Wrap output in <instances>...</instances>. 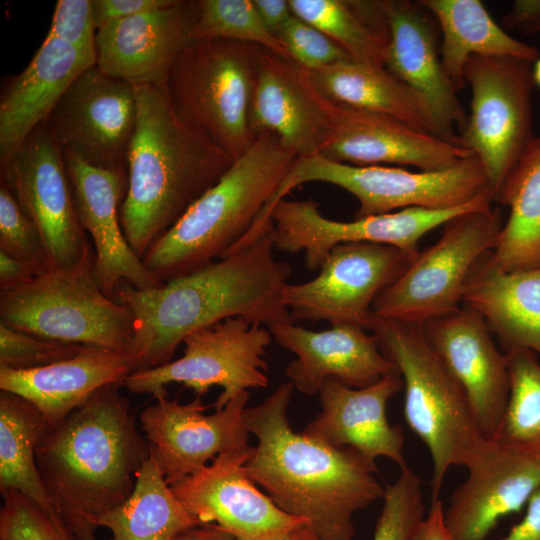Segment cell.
Segmentation results:
<instances>
[{
  "instance_id": "51",
  "label": "cell",
  "mask_w": 540,
  "mask_h": 540,
  "mask_svg": "<svg viewBox=\"0 0 540 540\" xmlns=\"http://www.w3.org/2000/svg\"><path fill=\"white\" fill-rule=\"evenodd\" d=\"M173 540H238L234 535L216 524H203L192 527Z\"/></svg>"
},
{
  "instance_id": "31",
  "label": "cell",
  "mask_w": 540,
  "mask_h": 540,
  "mask_svg": "<svg viewBox=\"0 0 540 540\" xmlns=\"http://www.w3.org/2000/svg\"><path fill=\"white\" fill-rule=\"evenodd\" d=\"M305 73L331 100L391 116L441 138L427 100L385 67L344 60Z\"/></svg>"
},
{
  "instance_id": "2",
  "label": "cell",
  "mask_w": 540,
  "mask_h": 540,
  "mask_svg": "<svg viewBox=\"0 0 540 540\" xmlns=\"http://www.w3.org/2000/svg\"><path fill=\"white\" fill-rule=\"evenodd\" d=\"M294 389L283 382L262 403L245 408V428L257 438L246 474L281 510L306 519L321 540H352L354 513L385 493L374 476L375 461L294 431L288 419Z\"/></svg>"
},
{
  "instance_id": "49",
  "label": "cell",
  "mask_w": 540,
  "mask_h": 540,
  "mask_svg": "<svg viewBox=\"0 0 540 540\" xmlns=\"http://www.w3.org/2000/svg\"><path fill=\"white\" fill-rule=\"evenodd\" d=\"M266 29L275 37L293 15L289 0H253Z\"/></svg>"
},
{
  "instance_id": "43",
  "label": "cell",
  "mask_w": 540,
  "mask_h": 540,
  "mask_svg": "<svg viewBox=\"0 0 540 540\" xmlns=\"http://www.w3.org/2000/svg\"><path fill=\"white\" fill-rule=\"evenodd\" d=\"M276 38L287 51L290 59L308 71L351 60L349 55L331 38L294 14Z\"/></svg>"
},
{
  "instance_id": "33",
  "label": "cell",
  "mask_w": 540,
  "mask_h": 540,
  "mask_svg": "<svg viewBox=\"0 0 540 540\" xmlns=\"http://www.w3.org/2000/svg\"><path fill=\"white\" fill-rule=\"evenodd\" d=\"M496 201L510 212L490 252L492 261L505 271L540 266V136L509 172Z\"/></svg>"
},
{
  "instance_id": "20",
  "label": "cell",
  "mask_w": 540,
  "mask_h": 540,
  "mask_svg": "<svg viewBox=\"0 0 540 540\" xmlns=\"http://www.w3.org/2000/svg\"><path fill=\"white\" fill-rule=\"evenodd\" d=\"M450 497L445 525L455 540H484L540 488V454L488 439Z\"/></svg>"
},
{
  "instance_id": "9",
  "label": "cell",
  "mask_w": 540,
  "mask_h": 540,
  "mask_svg": "<svg viewBox=\"0 0 540 540\" xmlns=\"http://www.w3.org/2000/svg\"><path fill=\"white\" fill-rule=\"evenodd\" d=\"M308 182L330 183L354 195L359 202L354 219L410 207L451 209L491 191L484 167L474 154L443 170L417 172L383 165L339 163L318 154L297 157L262 215L269 216L288 193Z\"/></svg>"
},
{
  "instance_id": "8",
  "label": "cell",
  "mask_w": 540,
  "mask_h": 540,
  "mask_svg": "<svg viewBox=\"0 0 540 540\" xmlns=\"http://www.w3.org/2000/svg\"><path fill=\"white\" fill-rule=\"evenodd\" d=\"M94 258L93 252L76 267L0 292V323L55 341L131 353L134 318L102 291Z\"/></svg>"
},
{
  "instance_id": "15",
  "label": "cell",
  "mask_w": 540,
  "mask_h": 540,
  "mask_svg": "<svg viewBox=\"0 0 540 540\" xmlns=\"http://www.w3.org/2000/svg\"><path fill=\"white\" fill-rule=\"evenodd\" d=\"M415 257L390 245L338 244L324 259L317 277L286 285L284 304L293 320L367 329L374 301Z\"/></svg>"
},
{
  "instance_id": "39",
  "label": "cell",
  "mask_w": 540,
  "mask_h": 540,
  "mask_svg": "<svg viewBox=\"0 0 540 540\" xmlns=\"http://www.w3.org/2000/svg\"><path fill=\"white\" fill-rule=\"evenodd\" d=\"M383 508L372 540H411L424 519L420 480L408 465L394 483L385 487Z\"/></svg>"
},
{
  "instance_id": "21",
  "label": "cell",
  "mask_w": 540,
  "mask_h": 540,
  "mask_svg": "<svg viewBox=\"0 0 540 540\" xmlns=\"http://www.w3.org/2000/svg\"><path fill=\"white\" fill-rule=\"evenodd\" d=\"M80 223L94 245V274L102 291L114 298L122 280L142 291L161 287L129 245L120 221L128 173L92 166L63 154Z\"/></svg>"
},
{
  "instance_id": "34",
  "label": "cell",
  "mask_w": 540,
  "mask_h": 540,
  "mask_svg": "<svg viewBox=\"0 0 540 540\" xmlns=\"http://www.w3.org/2000/svg\"><path fill=\"white\" fill-rule=\"evenodd\" d=\"M198 525L203 524L174 495L151 454L130 496L94 522L111 531L109 540H173Z\"/></svg>"
},
{
  "instance_id": "19",
  "label": "cell",
  "mask_w": 540,
  "mask_h": 540,
  "mask_svg": "<svg viewBox=\"0 0 540 540\" xmlns=\"http://www.w3.org/2000/svg\"><path fill=\"white\" fill-rule=\"evenodd\" d=\"M326 98L329 133L319 155L356 166L411 165L449 168L473 153L391 116Z\"/></svg>"
},
{
  "instance_id": "28",
  "label": "cell",
  "mask_w": 540,
  "mask_h": 540,
  "mask_svg": "<svg viewBox=\"0 0 540 540\" xmlns=\"http://www.w3.org/2000/svg\"><path fill=\"white\" fill-rule=\"evenodd\" d=\"M136 369L130 352L86 346L72 358L40 368L0 367V389L30 401L53 428L100 388L121 386Z\"/></svg>"
},
{
  "instance_id": "25",
  "label": "cell",
  "mask_w": 540,
  "mask_h": 540,
  "mask_svg": "<svg viewBox=\"0 0 540 540\" xmlns=\"http://www.w3.org/2000/svg\"><path fill=\"white\" fill-rule=\"evenodd\" d=\"M268 328L279 346L296 355L286 375L303 394H318L327 378L363 388L399 372L380 350L377 336L361 326L332 325L312 331L294 323H275Z\"/></svg>"
},
{
  "instance_id": "42",
  "label": "cell",
  "mask_w": 540,
  "mask_h": 540,
  "mask_svg": "<svg viewBox=\"0 0 540 540\" xmlns=\"http://www.w3.org/2000/svg\"><path fill=\"white\" fill-rule=\"evenodd\" d=\"M86 346L64 343L0 323V367L30 370L72 358Z\"/></svg>"
},
{
  "instance_id": "4",
  "label": "cell",
  "mask_w": 540,
  "mask_h": 540,
  "mask_svg": "<svg viewBox=\"0 0 540 540\" xmlns=\"http://www.w3.org/2000/svg\"><path fill=\"white\" fill-rule=\"evenodd\" d=\"M135 86L138 113L120 221L142 259L233 162L176 115L165 85Z\"/></svg>"
},
{
  "instance_id": "30",
  "label": "cell",
  "mask_w": 540,
  "mask_h": 540,
  "mask_svg": "<svg viewBox=\"0 0 540 540\" xmlns=\"http://www.w3.org/2000/svg\"><path fill=\"white\" fill-rule=\"evenodd\" d=\"M490 252L472 269L462 303L484 318L504 352L530 350L540 356V266L505 271Z\"/></svg>"
},
{
  "instance_id": "46",
  "label": "cell",
  "mask_w": 540,
  "mask_h": 540,
  "mask_svg": "<svg viewBox=\"0 0 540 540\" xmlns=\"http://www.w3.org/2000/svg\"><path fill=\"white\" fill-rule=\"evenodd\" d=\"M502 25L523 34L540 33V0H516L502 17Z\"/></svg>"
},
{
  "instance_id": "53",
  "label": "cell",
  "mask_w": 540,
  "mask_h": 540,
  "mask_svg": "<svg viewBox=\"0 0 540 540\" xmlns=\"http://www.w3.org/2000/svg\"><path fill=\"white\" fill-rule=\"evenodd\" d=\"M95 528L92 526H77L72 529L74 540H97L94 535Z\"/></svg>"
},
{
  "instance_id": "36",
  "label": "cell",
  "mask_w": 540,
  "mask_h": 540,
  "mask_svg": "<svg viewBox=\"0 0 540 540\" xmlns=\"http://www.w3.org/2000/svg\"><path fill=\"white\" fill-rule=\"evenodd\" d=\"M48 428L45 418L34 404L19 395L1 390L0 491H19L68 528L53 506L36 464V447Z\"/></svg>"
},
{
  "instance_id": "40",
  "label": "cell",
  "mask_w": 540,
  "mask_h": 540,
  "mask_svg": "<svg viewBox=\"0 0 540 540\" xmlns=\"http://www.w3.org/2000/svg\"><path fill=\"white\" fill-rule=\"evenodd\" d=\"M0 250L25 264L35 276L54 270L37 228L3 182L0 183Z\"/></svg>"
},
{
  "instance_id": "24",
  "label": "cell",
  "mask_w": 540,
  "mask_h": 540,
  "mask_svg": "<svg viewBox=\"0 0 540 540\" xmlns=\"http://www.w3.org/2000/svg\"><path fill=\"white\" fill-rule=\"evenodd\" d=\"M326 98L294 61L259 46L249 106L253 138L270 132L298 157L320 154L329 133Z\"/></svg>"
},
{
  "instance_id": "37",
  "label": "cell",
  "mask_w": 540,
  "mask_h": 540,
  "mask_svg": "<svg viewBox=\"0 0 540 540\" xmlns=\"http://www.w3.org/2000/svg\"><path fill=\"white\" fill-rule=\"evenodd\" d=\"M509 397L491 440L540 454V361L530 350L507 352Z\"/></svg>"
},
{
  "instance_id": "13",
  "label": "cell",
  "mask_w": 540,
  "mask_h": 540,
  "mask_svg": "<svg viewBox=\"0 0 540 540\" xmlns=\"http://www.w3.org/2000/svg\"><path fill=\"white\" fill-rule=\"evenodd\" d=\"M490 190L467 204L443 210L410 207L352 221L324 217L314 200H280L271 211L274 222V249L305 252V266L319 270L330 250L347 242H366L394 246L412 257L418 254L419 240L443 226L451 218L473 210L492 207Z\"/></svg>"
},
{
  "instance_id": "18",
  "label": "cell",
  "mask_w": 540,
  "mask_h": 540,
  "mask_svg": "<svg viewBox=\"0 0 540 540\" xmlns=\"http://www.w3.org/2000/svg\"><path fill=\"white\" fill-rule=\"evenodd\" d=\"M249 396V391H243L208 415L204 412L212 405L203 404L199 396L183 404L166 395L142 410L141 429L169 486L198 472L219 454L249 445L243 418Z\"/></svg>"
},
{
  "instance_id": "47",
  "label": "cell",
  "mask_w": 540,
  "mask_h": 540,
  "mask_svg": "<svg viewBox=\"0 0 540 540\" xmlns=\"http://www.w3.org/2000/svg\"><path fill=\"white\" fill-rule=\"evenodd\" d=\"M497 540H540V488L530 497L520 522Z\"/></svg>"
},
{
  "instance_id": "29",
  "label": "cell",
  "mask_w": 540,
  "mask_h": 540,
  "mask_svg": "<svg viewBox=\"0 0 540 540\" xmlns=\"http://www.w3.org/2000/svg\"><path fill=\"white\" fill-rule=\"evenodd\" d=\"M92 65L71 45L46 36L29 64L1 91L0 165L45 122L73 80Z\"/></svg>"
},
{
  "instance_id": "32",
  "label": "cell",
  "mask_w": 540,
  "mask_h": 540,
  "mask_svg": "<svg viewBox=\"0 0 540 540\" xmlns=\"http://www.w3.org/2000/svg\"><path fill=\"white\" fill-rule=\"evenodd\" d=\"M436 19L443 70L456 92L466 84L465 66L472 56L539 58L537 47L510 36L480 0H419Z\"/></svg>"
},
{
  "instance_id": "38",
  "label": "cell",
  "mask_w": 540,
  "mask_h": 540,
  "mask_svg": "<svg viewBox=\"0 0 540 540\" xmlns=\"http://www.w3.org/2000/svg\"><path fill=\"white\" fill-rule=\"evenodd\" d=\"M214 38L256 44L291 60L264 26L253 0H197L193 39Z\"/></svg>"
},
{
  "instance_id": "22",
  "label": "cell",
  "mask_w": 540,
  "mask_h": 540,
  "mask_svg": "<svg viewBox=\"0 0 540 540\" xmlns=\"http://www.w3.org/2000/svg\"><path fill=\"white\" fill-rule=\"evenodd\" d=\"M422 326L429 343L464 390L481 431L492 439L509 397L507 353L496 347L484 318L467 306Z\"/></svg>"
},
{
  "instance_id": "6",
  "label": "cell",
  "mask_w": 540,
  "mask_h": 540,
  "mask_svg": "<svg viewBox=\"0 0 540 540\" xmlns=\"http://www.w3.org/2000/svg\"><path fill=\"white\" fill-rule=\"evenodd\" d=\"M382 353L397 367L404 389V418L431 455L432 501L440 499L452 466H465L488 440L467 396L429 343L422 325L372 313L367 326Z\"/></svg>"
},
{
  "instance_id": "1",
  "label": "cell",
  "mask_w": 540,
  "mask_h": 540,
  "mask_svg": "<svg viewBox=\"0 0 540 540\" xmlns=\"http://www.w3.org/2000/svg\"><path fill=\"white\" fill-rule=\"evenodd\" d=\"M274 228L243 250L142 291L120 285L114 299L134 318L137 369L172 361L187 336L227 318L251 324L293 323L284 304L292 268L276 260ZM136 369V370H137Z\"/></svg>"
},
{
  "instance_id": "54",
  "label": "cell",
  "mask_w": 540,
  "mask_h": 540,
  "mask_svg": "<svg viewBox=\"0 0 540 540\" xmlns=\"http://www.w3.org/2000/svg\"><path fill=\"white\" fill-rule=\"evenodd\" d=\"M532 78L535 85L540 87V58H538L532 69Z\"/></svg>"
},
{
  "instance_id": "44",
  "label": "cell",
  "mask_w": 540,
  "mask_h": 540,
  "mask_svg": "<svg viewBox=\"0 0 540 540\" xmlns=\"http://www.w3.org/2000/svg\"><path fill=\"white\" fill-rule=\"evenodd\" d=\"M96 31L92 0H58L47 36L71 45L95 64Z\"/></svg>"
},
{
  "instance_id": "50",
  "label": "cell",
  "mask_w": 540,
  "mask_h": 540,
  "mask_svg": "<svg viewBox=\"0 0 540 540\" xmlns=\"http://www.w3.org/2000/svg\"><path fill=\"white\" fill-rule=\"evenodd\" d=\"M34 277L25 264L0 250V292L19 288Z\"/></svg>"
},
{
  "instance_id": "3",
  "label": "cell",
  "mask_w": 540,
  "mask_h": 540,
  "mask_svg": "<svg viewBox=\"0 0 540 540\" xmlns=\"http://www.w3.org/2000/svg\"><path fill=\"white\" fill-rule=\"evenodd\" d=\"M119 387L100 388L48 428L36 447L42 482L71 532L82 525L96 529L98 517L130 496L150 456Z\"/></svg>"
},
{
  "instance_id": "52",
  "label": "cell",
  "mask_w": 540,
  "mask_h": 540,
  "mask_svg": "<svg viewBox=\"0 0 540 540\" xmlns=\"http://www.w3.org/2000/svg\"><path fill=\"white\" fill-rule=\"evenodd\" d=\"M281 540H321L319 536L308 526L297 528Z\"/></svg>"
},
{
  "instance_id": "45",
  "label": "cell",
  "mask_w": 540,
  "mask_h": 540,
  "mask_svg": "<svg viewBox=\"0 0 540 540\" xmlns=\"http://www.w3.org/2000/svg\"><path fill=\"white\" fill-rule=\"evenodd\" d=\"M173 0H92L96 28L169 5Z\"/></svg>"
},
{
  "instance_id": "23",
  "label": "cell",
  "mask_w": 540,
  "mask_h": 540,
  "mask_svg": "<svg viewBox=\"0 0 540 540\" xmlns=\"http://www.w3.org/2000/svg\"><path fill=\"white\" fill-rule=\"evenodd\" d=\"M195 0L106 23L96 31V67L134 85H165L179 55L194 41Z\"/></svg>"
},
{
  "instance_id": "7",
  "label": "cell",
  "mask_w": 540,
  "mask_h": 540,
  "mask_svg": "<svg viewBox=\"0 0 540 540\" xmlns=\"http://www.w3.org/2000/svg\"><path fill=\"white\" fill-rule=\"evenodd\" d=\"M258 48L224 38L194 40L174 62L165 84L176 115L232 162L255 140L249 106Z\"/></svg>"
},
{
  "instance_id": "11",
  "label": "cell",
  "mask_w": 540,
  "mask_h": 540,
  "mask_svg": "<svg viewBox=\"0 0 540 540\" xmlns=\"http://www.w3.org/2000/svg\"><path fill=\"white\" fill-rule=\"evenodd\" d=\"M271 333L242 317H232L185 338L183 356L164 365L137 369L122 382L129 392L166 396V386L181 383L201 397L212 386L223 390L212 407L223 408L250 388L268 385L265 359Z\"/></svg>"
},
{
  "instance_id": "27",
  "label": "cell",
  "mask_w": 540,
  "mask_h": 540,
  "mask_svg": "<svg viewBox=\"0 0 540 540\" xmlns=\"http://www.w3.org/2000/svg\"><path fill=\"white\" fill-rule=\"evenodd\" d=\"M384 3L391 32L386 69L427 100L440 137L461 146L454 126L461 133L467 116L442 67L436 19L418 1Z\"/></svg>"
},
{
  "instance_id": "12",
  "label": "cell",
  "mask_w": 540,
  "mask_h": 540,
  "mask_svg": "<svg viewBox=\"0 0 540 540\" xmlns=\"http://www.w3.org/2000/svg\"><path fill=\"white\" fill-rule=\"evenodd\" d=\"M513 57L472 56L464 78L471 89V110L459 134L460 145L482 163L496 201L528 144L532 130V69Z\"/></svg>"
},
{
  "instance_id": "16",
  "label": "cell",
  "mask_w": 540,
  "mask_h": 540,
  "mask_svg": "<svg viewBox=\"0 0 540 540\" xmlns=\"http://www.w3.org/2000/svg\"><path fill=\"white\" fill-rule=\"evenodd\" d=\"M0 167L1 182L37 228L54 269L76 267L93 253L62 150L44 123Z\"/></svg>"
},
{
  "instance_id": "5",
  "label": "cell",
  "mask_w": 540,
  "mask_h": 540,
  "mask_svg": "<svg viewBox=\"0 0 540 540\" xmlns=\"http://www.w3.org/2000/svg\"><path fill=\"white\" fill-rule=\"evenodd\" d=\"M297 154L273 133L249 150L156 241L142 258L161 283L221 259L247 234Z\"/></svg>"
},
{
  "instance_id": "10",
  "label": "cell",
  "mask_w": 540,
  "mask_h": 540,
  "mask_svg": "<svg viewBox=\"0 0 540 540\" xmlns=\"http://www.w3.org/2000/svg\"><path fill=\"white\" fill-rule=\"evenodd\" d=\"M504 221L498 207L459 214L440 238L418 252L405 271L373 303V314L424 325L459 309L466 281L479 259L493 250Z\"/></svg>"
},
{
  "instance_id": "26",
  "label": "cell",
  "mask_w": 540,
  "mask_h": 540,
  "mask_svg": "<svg viewBox=\"0 0 540 540\" xmlns=\"http://www.w3.org/2000/svg\"><path fill=\"white\" fill-rule=\"evenodd\" d=\"M402 389L399 372L363 388L327 378L318 393L321 411L302 432L334 447H351L372 461L386 457L404 468L403 429L391 425L386 413L388 402Z\"/></svg>"
},
{
  "instance_id": "48",
  "label": "cell",
  "mask_w": 540,
  "mask_h": 540,
  "mask_svg": "<svg viewBox=\"0 0 540 540\" xmlns=\"http://www.w3.org/2000/svg\"><path fill=\"white\" fill-rule=\"evenodd\" d=\"M411 540H455L445 525L441 499L431 501L427 516L420 522Z\"/></svg>"
},
{
  "instance_id": "17",
  "label": "cell",
  "mask_w": 540,
  "mask_h": 540,
  "mask_svg": "<svg viewBox=\"0 0 540 540\" xmlns=\"http://www.w3.org/2000/svg\"><path fill=\"white\" fill-rule=\"evenodd\" d=\"M253 449L248 445L221 453L170 487L202 524H216L238 540H281L308 522L281 510L248 477L245 464Z\"/></svg>"
},
{
  "instance_id": "35",
  "label": "cell",
  "mask_w": 540,
  "mask_h": 540,
  "mask_svg": "<svg viewBox=\"0 0 540 540\" xmlns=\"http://www.w3.org/2000/svg\"><path fill=\"white\" fill-rule=\"evenodd\" d=\"M294 15L312 24L351 60L385 67L391 42L384 0H289Z\"/></svg>"
},
{
  "instance_id": "41",
  "label": "cell",
  "mask_w": 540,
  "mask_h": 540,
  "mask_svg": "<svg viewBox=\"0 0 540 540\" xmlns=\"http://www.w3.org/2000/svg\"><path fill=\"white\" fill-rule=\"evenodd\" d=\"M0 540H74L72 532L16 490L1 491Z\"/></svg>"
},
{
  "instance_id": "14",
  "label": "cell",
  "mask_w": 540,
  "mask_h": 540,
  "mask_svg": "<svg viewBox=\"0 0 540 540\" xmlns=\"http://www.w3.org/2000/svg\"><path fill=\"white\" fill-rule=\"evenodd\" d=\"M137 113L136 86L92 65L73 80L44 124L63 154L127 173Z\"/></svg>"
}]
</instances>
